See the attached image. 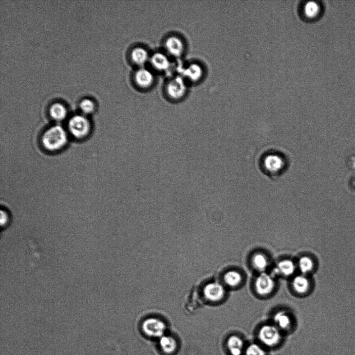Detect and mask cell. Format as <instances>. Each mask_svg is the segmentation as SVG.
Here are the masks:
<instances>
[{"mask_svg": "<svg viewBox=\"0 0 355 355\" xmlns=\"http://www.w3.org/2000/svg\"><path fill=\"white\" fill-rule=\"evenodd\" d=\"M68 137L65 129L56 125L49 128L42 137L44 148L50 151H56L63 148L67 143Z\"/></svg>", "mask_w": 355, "mask_h": 355, "instance_id": "1", "label": "cell"}, {"mask_svg": "<svg viewBox=\"0 0 355 355\" xmlns=\"http://www.w3.org/2000/svg\"><path fill=\"white\" fill-rule=\"evenodd\" d=\"M261 163L263 171L273 177L282 174L287 165L283 155L275 153L265 155L262 159Z\"/></svg>", "mask_w": 355, "mask_h": 355, "instance_id": "2", "label": "cell"}, {"mask_svg": "<svg viewBox=\"0 0 355 355\" xmlns=\"http://www.w3.org/2000/svg\"><path fill=\"white\" fill-rule=\"evenodd\" d=\"M68 129L71 134L77 139L85 137L90 130V123L83 116H73L68 122Z\"/></svg>", "mask_w": 355, "mask_h": 355, "instance_id": "3", "label": "cell"}, {"mask_svg": "<svg viewBox=\"0 0 355 355\" xmlns=\"http://www.w3.org/2000/svg\"><path fill=\"white\" fill-rule=\"evenodd\" d=\"M165 91L167 96L171 99L179 101L185 95L187 87L183 79L181 77H177L168 81Z\"/></svg>", "mask_w": 355, "mask_h": 355, "instance_id": "4", "label": "cell"}, {"mask_svg": "<svg viewBox=\"0 0 355 355\" xmlns=\"http://www.w3.org/2000/svg\"><path fill=\"white\" fill-rule=\"evenodd\" d=\"M142 329L144 333L149 337L161 338L165 331L166 325L160 320L151 318L143 322Z\"/></svg>", "mask_w": 355, "mask_h": 355, "instance_id": "5", "label": "cell"}, {"mask_svg": "<svg viewBox=\"0 0 355 355\" xmlns=\"http://www.w3.org/2000/svg\"><path fill=\"white\" fill-rule=\"evenodd\" d=\"M275 286V282L273 277L265 273H261L255 282L256 291L262 296L270 294L274 290Z\"/></svg>", "mask_w": 355, "mask_h": 355, "instance_id": "6", "label": "cell"}, {"mask_svg": "<svg viewBox=\"0 0 355 355\" xmlns=\"http://www.w3.org/2000/svg\"><path fill=\"white\" fill-rule=\"evenodd\" d=\"M258 336L261 342L269 346L276 345L281 338L279 330L276 327L271 325L263 326L259 330Z\"/></svg>", "mask_w": 355, "mask_h": 355, "instance_id": "7", "label": "cell"}, {"mask_svg": "<svg viewBox=\"0 0 355 355\" xmlns=\"http://www.w3.org/2000/svg\"><path fill=\"white\" fill-rule=\"evenodd\" d=\"M322 8L316 2H306L301 5L300 15L306 21L316 20L321 15Z\"/></svg>", "mask_w": 355, "mask_h": 355, "instance_id": "8", "label": "cell"}, {"mask_svg": "<svg viewBox=\"0 0 355 355\" xmlns=\"http://www.w3.org/2000/svg\"><path fill=\"white\" fill-rule=\"evenodd\" d=\"M164 47L166 52L175 57H181L184 51L183 41L178 36L175 35L170 36L165 40Z\"/></svg>", "mask_w": 355, "mask_h": 355, "instance_id": "9", "label": "cell"}, {"mask_svg": "<svg viewBox=\"0 0 355 355\" xmlns=\"http://www.w3.org/2000/svg\"><path fill=\"white\" fill-rule=\"evenodd\" d=\"M134 80L138 87L146 89L153 86L155 81L153 73L149 70L141 68L134 74Z\"/></svg>", "mask_w": 355, "mask_h": 355, "instance_id": "10", "label": "cell"}, {"mask_svg": "<svg viewBox=\"0 0 355 355\" xmlns=\"http://www.w3.org/2000/svg\"><path fill=\"white\" fill-rule=\"evenodd\" d=\"M204 294L207 300L212 302H218L225 297L226 289L222 285L218 283H212L205 287Z\"/></svg>", "mask_w": 355, "mask_h": 355, "instance_id": "11", "label": "cell"}, {"mask_svg": "<svg viewBox=\"0 0 355 355\" xmlns=\"http://www.w3.org/2000/svg\"><path fill=\"white\" fill-rule=\"evenodd\" d=\"M150 55L147 51L142 47L133 49L130 54V58L133 64L142 66L148 61Z\"/></svg>", "mask_w": 355, "mask_h": 355, "instance_id": "12", "label": "cell"}, {"mask_svg": "<svg viewBox=\"0 0 355 355\" xmlns=\"http://www.w3.org/2000/svg\"><path fill=\"white\" fill-rule=\"evenodd\" d=\"M295 269V265L292 260L285 259L278 263L274 272L276 274L288 277L294 273Z\"/></svg>", "mask_w": 355, "mask_h": 355, "instance_id": "13", "label": "cell"}, {"mask_svg": "<svg viewBox=\"0 0 355 355\" xmlns=\"http://www.w3.org/2000/svg\"><path fill=\"white\" fill-rule=\"evenodd\" d=\"M150 59L152 66L157 70H166L170 66V62L169 58L165 54L162 53H156Z\"/></svg>", "mask_w": 355, "mask_h": 355, "instance_id": "14", "label": "cell"}, {"mask_svg": "<svg viewBox=\"0 0 355 355\" xmlns=\"http://www.w3.org/2000/svg\"><path fill=\"white\" fill-rule=\"evenodd\" d=\"M159 345L163 352L166 354L174 353L178 347L176 340L170 336L163 335L160 338Z\"/></svg>", "mask_w": 355, "mask_h": 355, "instance_id": "15", "label": "cell"}, {"mask_svg": "<svg viewBox=\"0 0 355 355\" xmlns=\"http://www.w3.org/2000/svg\"><path fill=\"white\" fill-rule=\"evenodd\" d=\"M184 76L193 82H197L202 78L203 73L201 66L196 63L189 65L184 71Z\"/></svg>", "mask_w": 355, "mask_h": 355, "instance_id": "16", "label": "cell"}, {"mask_svg": "<svg viewBox=\"0 0 355 355\" xmlns=\"http://www.w3.org/2000/svg\"><path fill=\"white\" fill-rule=\"evenodd\" d=\"M292 286L297 293L304 294L306 293L310 287V283L308 278L303 275L296 276L293 280Z\"/></svg>", "mask_w": 355, "mask_h": 355, "instance_id": "17", "label": "cell"}, {"mask_svg": "<svg viewBox=\"0 0 355 355\" xmlns=\"http://www.w3.org/2000/svg\"><path fill=\"white\" fill-rule=\"evenodd\" d=\"M49 112L51 118L58 121L63 120L67 114L66 108L60 103L53 104L50 106Z\"/></svg>", "mask_w": 355, "mask_h": 355, "instance_id": "18", "label": "cell"}, {"mask_svg": "<svg viewBox=\"0 0 355 355\" xmlns=\"http://www.w3.org/2000/svg\"><path fill=\"white\" fill-rule=\"evenodd\" d=\"M254 268L258 272L263 273L268 268L269 260L267 257L261 253H257L252 259Z\"/></svg>", "mask_w": 355, "mask_h": 355, "instance_id": "19", "label": "cell"}, {"mask_svg": "<svg viewBox=\"0 0 355 355\" xmlns=\"http://www.w3.org/2000/svg\"><path fill=\"white\" fill-rule=\"evenodd\" d=\"M244 343L237 336H232L228 341V346L232 355H241Z\"/></svg>", "mask_w": 355, "mask_h": 355, "instance_id": "20", "label": "cell"}, {"mask_svg": "<svg viewBox=\"0 0 355 355\" xmlns=\"http://www.w3.org/2000/svg\"><path fill=\"white\" fill-rule=\"evenodd\" d=\"M224 281L227 285L234 288L238 286L241 283L242 278L241 275L238 272L231 271L225 274Z\"/></svg>", "mask_w": 355, "mask_h": 355, "instance_id": "21", "label": "cell"}, {"mask_svg": "<svg viewBox=\"0 0 355 355\" xmlns=\"http://www.w3.org/2000/svg\"><path fill=\"white\" fill-rule=\"evenodd\" d=\"M298 266L301 272L303 275H305L313 271L315 267V264L311 258L303 256L299 259Z\"/></svg>", "mask_w": 355, "mask_h": 355, "instance_id": "22", "label": "cell"}, {"mask_svg": "<svg viewBox=\"0 0 355 355\" xmlns=\"http://www.w3.org/2000/svg\"><path fill=\"white\" fill-rule=\"evenodd\" d=\"M274 321L279 328L283 329L288 328L291 324L290 316L284 312H280L277 313L275 315Z\"/></svg>", "mask_w": 355, "mask_h": 355, "instance_id": "23", "label": "cell"}, {"mask_svg": "<svg viewBox=\"0 0 355 355\" xmlns=\"http://www.w3.org/2000/svg\"><path fill=\"white\" fill-rule=\"evenodd\" d=\"M80 107L84 114H90L95 111L96 106L93 101L86 99L81 102Z\"/></svg>", "mask_w": 355, "mask_h": 355, "instance_id": "24", "label": "cell"}, {"mask_svg": "<svg viewBox=\"0 0 355 355\" xmlns=\"http://www.w3.org/2000/svg\"><path fill=\"white\" fill-rule=\"evenodd\" d=\"M246 355H266L265 351L258 345H250L247 350Z\"/></svg>", "mask_w": 355, "mask_h": 355, "instance_id": "25", "label": "cell"}, {"mask_svg": "<svg viewBox=\"0 0 355 355\" xmlns=\"http://www.w3.org/2000/svg\"><path fill=\"white\" fill-rule=\"evenodd\" d=\"M9 221V217L7 213L4 210L1 211V226L2 227H5L8 224Z\"/></svg>", "mask_w": 355, "mask_h": 355, "instance_id": "26", "label": "cell"}]
</instances>
